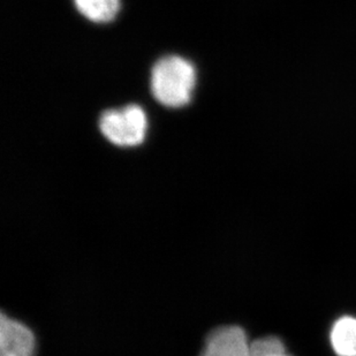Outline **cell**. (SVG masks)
<instances>
[{
	"label": "cell",
	"instance_id": "cell-4",
	"mask_svg": "<svg viewBox=\"0 0 356 356\" xmlns=\"http://www.w3.org/2000/svg\"><path fill=\"white\" fill-rule=\"evenodd\" d=\"M34 347L31 330L3 314L0 318V356H33Z\"/></svg>",
	"mask_w": 356,
	"mask_h": 356
},
{
	"label": "cell",
	"instance_id": "cell-7",
	"mask_svg": "<svg viewBox=\"0 0 356 356\" xmlns=\"http://www.w3.org/2000/svg\"><path fill=\"white\" fill-rule=\"evenodd\" d=\"M249 356H292L277 337H266L250 343Z\"/></svg>",
	"mask_w": 356,
	"mask_h": 356
},
{
	"label": "cell",
	"instance_id": "cell-5",
	"mask_svg": "<svg viewBox=\"0 0 356 356\" xmlns=\"http://www.w3.org/2000/svg\"><path fill=\"white\" fill-rule=\"evenodd\" d=\"M330 343L338 356H356V317L337 319L330 332Z\"/></svg>",
	"mask_w": 356,
	"mask_h": 356
},
{
	"label": "cell",
	"instance_id": "cell-6",
	"mask_svg": "<svg viewBox=\"0 0 356 356\" xmlns=\"http://www.w3.org/2000/svg\"><path fill=\"white\" fill-rule=\"evenodd\" d=\"M74 3L84 17L96 24L111 22L120 10V0H74Z\"/></svg>",
	"mask_w": 356,
	"mask_h": 356
},
{
	"label": "cell",
	"instance_id": "cell-2",
	"mask_svg": "<svg viewBox=\"0 0 356 356\" xmlns=\"http://www.w3.org/2000/svg\"><path fill=\"white\" fill-rule=\"evenodd\" d=\"M99 128L108 141L119 147H135L145 141L148 119L143 108L128 105L102 115Z\"/></svg>",
	"mask_w": 356,
	"mask_h": 356
},
{
	"label": "cell",
	"instance_id": "cell-1",
	"mask_svg": "<svg viewBox=\"0 0 356 356\" xmlns=\"http://www.w3.org/2000/svg\"><path fill=\"white\" fill-rule=\"evenodd\" d=\"M195 83V67L185 58L168 56L152 68V95L156 101L168 108H182L188 104Z\"/></svg>",
	"mask_w": 356,
	"mask_h": 356
},
{
	"label": "cell",
	"instance_id": "cell-3",
	"mask_svg": "<svg viewBox=\"0 0 356 356\" xmlns=\"http://www.w3.org/2000/svg\"><path fill=\"white\" fill-rule=\"evenodd\" d=\"M250 343L238 326H222L208 337L202 356H249Z\"/></svg>",
	"mask_w": 356,
	"mask_h": 356
}]
</instances>
